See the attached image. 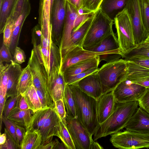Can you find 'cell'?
<instances>
[{"label": "cell", "instance_id": "ffe728a7", "mask_svg": "<svg viewBox=\"0 0 149 149\" xmlns=\"http://www.w3.org/2000/svg\"><path fill=\"white\" fill-rule=\"evenodd\" d=\"M60 118L54 109L40 129L42 143L53 139V136L60 137Z\"/></svg>", "mask_w": 149, "mask_h": 149}, {"label": "cell", "instance_id": "7bdbcfd3", "mask_svg": "<svg viewBox=\"0 0 149 149\" xmlns=\"http://www.w3.org/2000/svg\"><path fill=\"white\" fill-rule=\"evenodd\" d=\"M29 0H18L10 18L14 22L22 14L26 4Z\"/></svg>", "mask_w": 149, "mask_h": 149}, {"label": "cell", "instance_id": "52a82bcc", "mask_svg": "<svg viewBox=\"0 0 149 149\" xmlns=\"http://www.w3.org/2000/svg\"><path fill=\"white\" fill-rule=\"evenodd\" d=\"M66 120L68 129L76 149H91L94 141L78 119L70 117L66 114Z\"/></svg>", "mask_w": 149, "mask_h": 149}, {"label": "cell", "instance_id": "f907efd6", "mask_svg": "<svg viewBox=\"0 0 149 149\" xmlns=\"http://www.w3.org/2000/svg\"><path fill=\"white\" fill-rule=\"evenodd\" d=\"M26 58L24 51L19 47L17 46L13 54V61L15 63L21 64L24 62Z\"/></svg>", "mask_w": 149, "mask_h": 149}, {"label": "cell", "instance_id": "ba28073f", "mask_svg": "<svg viewBox=\"0 0 149 149\" xmlns=\"http://www.w3.org/2000/svg\"><path fill=\"white\" fill-rule=\"evenodd\" d=\"M78 14V10L67 1L66 17L59 47L61 62L65 55L74 47L71 36L74 27L75 20Z\"/></svg>", "mask_w": 149, "mask_h": 149}, {"label": "cell", "instance_id": "c3c4849f", "mask_svg": "<svg viewBox=\"0 0 149 149\" xmlns=\"http://www.w3.org/2000/svg\"><path fill=\"white\" fill-rule=\"evenodd\" d=\"M138 102L139 107L149 114V89L147 88Z\"/></svg>", "mask_w": 149, "mask_h": 149}, {"label": "cell", "instance_id": "8fae6325", "mask_svg": "<svg viewBox=\"0 0 149 149\" xmlns=\"http://www.w3.org/2000/svg\"><path fill=\"white\" fill-rule=\"evenodd\" d=\"M125 8L130 17L134 42L137 45L143 42L148 36L143 24L138 0H128Z\"/></svg>", "mask_w": 149, "mask_h": 149}, {"label": "cell", "instance_id": "7dc6e473", "mask_svg": "<svg viewBox=\"0 0 149 149\" xmlns=\"http://www.w3.org/2000/svg\"><path fill=\"white\" fill-rule=\"evenodd\" d=\"M17 97L18 95L10 97L6 101L3 113L6 118H7L11 111L15 107Z\"/></svg>", "mask_w": 149, "mask_h": 149}, {"label": "cell", "instance_id": "816d5d0a", "mask_svg": "<svg viewBox=\"0 0 149 149\" xmlns=\"http://www.w3.org/2000/svg\"><path fill=\"white\" fill-rule=\"evenodd\" d=\"M100 61H104L107 63H109L116 61L122 57L121 55L113 53H109L103 54L99 56Z\"/></svg>", "mask_w": 149, "mask_h": 149}, {"label": "cell", "instance_id": "9a60e30c", "mask_svg": "<svg viewBox=\"0 0 149 149\" xmlns=\"http://www.w3.org/2000/svg\"><path fill=\"white\" fill-rule=\"evenodd\" d=\"M32 37L33 49L39 62L43 65L48 76L52 63L60 59L59 50L54 46H52L51 49H49L43 47L40 44L37 45L35 38Z\"/></svg>", "mask_w": 149, "mask_h": 149}, {"label": "cell", "instance_id": "1f68e13d", "mask_svg": "<svg viewBox=\"0 0 149 149\" xmlns=\"http://www.w3.org/2000/svg\"><path fill=\"white\" fill-rule=\"evenodd\" d=\"M22 94L29 109L33 112L42 109L36 89L33 84Z\"/></svg>", "mask_w": 149, "mask_h": 149}, {"label": "cell", "instance_id": "680465c9", "mask_svg": "<svg viewBox=\"0 0 149 149\" xmlns=\"http://www.w3.org/2000/svg\"><path fill=\"white\" fill-rule=\"evenodd\" d=\"M6 100V97L0 94V118L1 124V125L2 122V118L3 115V111Z\"/></svg>", "mask_w": 149, "mask_h": 149}, {"label": "cell", "instance_id": "30bf717a", "mask_svg": "<svg viewBox=\"0 0 149 149\" xmlns=\"http://www.w3.org/2000/svg\"><path fill=\"white\" fill-rule=\"evenodd\" d=\"M67 0H54L51 12L53 42L59 47L66 15Z\"/></svg>", "mask_w": 149, "mask_h": 149}, {"label": "cell", "instance_id": "e7e4bbea", "mask_svg": "<svg viewBox=\"0 0 149 149\" xmlns=\"http://www.w3.org/2000/svg\"><path fill=\"white\" fill-rule=\"evenodd\" d=\"M141 44L149 46V34L146 39Z\"/></svg>", "mask_w": 149, "mask_h": 149}, {"label": "cell", "instance_id": "6da1fadb", "mask_svg": "<svg viewBox=\"0 0 149 149\" xmlns=\"http://www.w3.org/2000/svg\"><path fill=\"white\" fill-rule=\"evenodd\" d=\"M138 101L118 102L109 117L100 125L94 134V141L119 131L125 128L138 108Z\"/></svg>", "mask_w": 149, "mask_h": 149}, {"label": "cell", "instance_id": "6f0895ef", "mask_svg": "<svg viewBox=\"0 0 149 149\" xmlns=\"http://www.w3.org/2000/svg\"><path fill=\"white\" fill-rule=\"evenodd\" d=\"M41 43V46L44 48L51 49L53 42H51L49 40L45 38L42 34L40 37Z\"/></svg>", "mask_w": 149, "mask_h": 149}, {"label": "cell", "instance_id": "d6a6232c", "mask_svg": "<svg viewBox=\"0 0 149 149\" xmlns=\"http://www.w3.org/2000/svg\"><path fill=\"white\" fill-rule=\"evenodd\" d=\"M33 84V78L28 64L22 70L18 82L17 90L18 95L23 93Z\"/></svg>", "mask_w": 149, "mask_h": 149}, {"label": "cell", "instance_id": "8992f818", "mask_svg": "<svg viewBox=\"0 0 149 149\" xmlns=\"http://www.w3.org/2000/svg\"><path fill=\"white\" fill-rule=\"evenodd\" d=\"M111 135L110 140L115 147L120 149L149 148V135L126 130Z\"/></svg>", "mask_w": 149, "mask_h": 149}, {"label": "cell", "instance_id": "603a6c76", "mask_svg": "<svg viewBox=\"0 0 149 149\" xmlns=\"http://www.w3.org/2000/svg\"><path fill=\"white\" fill-rule=\"evenodd\" d=\"M126 61L127 70L126 79L136 84L149 77V69L133 62Z\"/></svg>", "mask_w": 149, "mask_h": 149}, {"label": "cell", "instance_id": "83f0119b", "mask_svg": "<svg viewBox=\"0 0 149 149\" xmlns=\"http://www.w3.org/2000/svg\"><path fill=\"white\" fill-rule=\"evenodd\" d=\"M31 10L28 7H25L22 14L14 23L11 44L9 48L13 55L15 48L18 43L19 36L22 26L26 18L30 13Z\"/></svg>", "mask_w": 149, "mask_h": 149}, {"label": "cell", "instance_id": "e0dca14e", "mask_svg": "<svg viewBox=\"0 0 149 149\" xmlns=\"http://www.w3.org/2000/svg\"><path fill=\"white\" fill-rule=\"evenodd\" d=\"M97 101V119L100 125L104 122L112 113L117 102L113 91L102 94Z\"/></svg>", "mask_w": 149, "mask_h": 149}, {"label": "cell", "instance_id": "4fadbf2b", "mask_svg": "<svg viewBox=\"0 0 149 149\" xmlns=\"http://www.w3.org/2000/svg\"><path fill=\"white\" fill-rule=\"evenodd\" d=\"M60 66L53 64L48 76L47 88L54 101L62 99L64 101L66 84L63 74L60 72Z\"/></svg>", "mask_w": 149, "mask_h": 149}, {"label": "cell", "instance_id": "681fc988", "mask_svg": "<svg viewBox=\"0 0 149 149\" xmlns=\"http://www.w3.org/2000/svg\"><path fill=\"white\" fill-rule=\"evenodd\" d=\"M2 122L4 123L5 128L17 142L15 133V128L14 123L6 118L3 115L2 118Z\"/></svg>", "mask_w": 149, "mask_h": 149}, {"label": "cell", "instance_id": "d6986e66", "mask_svg": "<svg viewBox=\"0 0 149 149\" xmlns=\"http://www.w3.org/2000/svg\"><path fill=\"white\" fill-rule=\"evenodd\" d=\"M125 128L127 130L149 135V114L139 107Z\"/></svg>", "mask_w": 149, "mask_h": 149}, {"label": "cell", "instance_id": "7a4b0ae2", "mask_svg": "<svg viewBox=\"0 0 149 149\" xmlns=\"http://www.w3.org/2000/svg\"><path fill=\"white\" fill-rule=\"evenodd\" d=\"M69 85L76 103L77 118L92 136L100 125L97 117V100L86 94L76 86Z\"/></svg>", "mask_w": 149, "mask_h": 149}, {"label": "cell", "instance_id": "f35d334b", "mask_svg": "<svg viewBox=\"0 0 149 149\" xmlns=\"http://www.w3.org/2000/svg\"><path fill=\"white\" fill-rule=\"evenodd\" d=\"M14 23V22L9 18L7 20L3 32V44L9 48L11 44Z\"/></svg>", "mask_w": 149, "mask_h": 149}, {"label": "cell", "instance_id": "f6af8a7d", "mask_svg": "<svg viewBox=\"0 0 149 149\" xmlns=\"http://www.w3.org/2000/svg\"><path fill=\"white\" fill-rule=\"evenodd\" d=\"M54 110L57 113L60 119L65 123H66V111L63 101L60 99L54 102Z\"/></svg>", "mask_w": 149, "mask_h": 149}, {"label": "cell", "instance_id": "3957f363", "mask_svg": "<svg viewBox=\"0 0 149 149\" xmlns=\"http://www.w3.org/2000/svg\"><path fill=\"white\" fill-rule=\"evenodd\" d=\"M114 21L99 9L94 13L92 22L82 42L84 49L92 47L100 42L113 32Z\"/></svg>", "mask_w": 149, "mask_h": 149}, {"label": "cell", "instance_id": "7402d4cb", "mask_svg": "<svg viewBox=\"0 0 149 149\" xmlns=\"http://www.w3.org/2000/svg\"><path fill=\"white\" fill-rule=\"evenodd\" d=\"M100 62L99 56L73 64L67 68L63 73L66 77L77 74L93 68H98Z\"/></svg>", "mask_w": 149, "mask_h": 149}, {"label": "cell", "instance_id": "11a10c76", "mask_svg": "<svg viewBox=\"0 0 149 149\" xmlns=\"http://www.w3.org/2000/svg\"><path fill=\"white\" fill-rule=\"evenodd\" d=\"M59 142L57 139L54 140H52L41 143L38 149H56Z\"/></svg>", "mask_w": 149, "mask_h": 149}, {"label": "cell", "instance_id": "2e32d148", "mask_svg": "<svg viewBox=\"0 0 149 149\" xmlns=\"http://www.w3.org/2000/svg\"><path fill=\"white\" fill-rule=\"evenodd\" d=\"M51 12V0H40L38 11V24L43 36L53 42Z\"/></svg>", "mask_w": 149, "mask_h": 149}, {"label": "cell", "instance_id": "4dcf8cb0", "mask_svg": "<svg viewBox=\"0 0 149 149\" xmlns=\"http://www.w3.org/2000/svg\"><path fill=\"white\" fill-rule=\"evenodd\" d=\"M54 109L50 108H47L38 110L33 112L31 122L28 129L39 130Z\"/></svg>", "mask_w": 149, "mask_h": 149}, {"label": "cell", "instance_id": "60d3db41", "mask_svg": "<svg viewBox=\"0 0 149 149\" xmlns=\"http://www.w3.org/2000/svg\"><path fill=\"white\" fill-rule=\"evenodd\" d=\"M98 69V68H93L76 75L63 77L66 84L71 85L91 74L97 72Z\"/></svg>", "mask_w": 149, "mask_h": 149}, {"label": "cell", "instance_id": "5bb4252c", "mask_svg": "<svg viewBox=\"0 0 149 149\" xmlns=\"http://www.w3.org/2000/svg\"><path fill=\"white\" fill-rule=\"evenodd\" d=\"M33 78V85L36 88L48 93L47 84L48 74L43 64L39 62L34 50L33 49L28 64Z\"/></svg>", "mask_w": 149, "mask_h": 149}, {"label": "cell", "instance_id": "4316f807", "mask_svg": "<svg viewBox=\"0 0 149 149\" xmlns=\"http://www.w3.org/2000/svg\"><path fill=\"white\" fill-rule=\"evenodd\" d=\"M40 130L28 129L20 144L21 149H38L42 142Z\"/></svg>", "mask_w": 149, "mask_h": 149}, {"label": "cell", "instance_id": "b9f144b4", "mask_svg": "<svg viewBox=\"0 0 149 149\" xmlns=\"http://www.w3.org/2000/svg\"><path fill=\"white\" fill-rule=\"evenodd\" d=\"M4 133L6 135V140L3 144L0 145V149H20V145L10 135L5 128H4Z\"/></svg>", "mask_w": 149, "mask_h": 149}, {"label": "cell", "instance_id": "94428289", "mask_svg": "<svg viewBox=\"0 0 149 149\" xmlns=\"http://www.w3.org/2000/svg\"><path fill=\"white\" fill-rule=\"evenodd\" d=\"M136 84L142 86L146 88L149 89V77L143 81L138 82Z\"/></svg>", "mask_w": 149, "mask_h": 149}, {"label": "cell", "instance_id": "9f6ffc18", "mask_svg": "<svg viewBox=\"0 0 149 149\" xmlns=\"http://www.w3.org/2000/svg\"><path fill=\"white\" fill-rule=\"evenodd\" d=\"M127 60L133 62L140 65L149 69V58H135Z\"/></svg>", "mask_w": 149, "mask_h": 149}, {"label": "cell", "instance_id": "be15d7a7", "mask_svg": "<svg viewBox=\"0 0 149 149\" xmlns=\"http://www.w3.org/2000/svg\"><path fill=\"white\" fill-rule=\"evenodd\" d=\"M6 135L5 133L1 134L0 136V145L3 144L6 140Z\"/></svg>", "mask_w": 149, "mask_h": 149}, {"label": "cell", "instance_id": "6125c7cd", "mask_svg": "<svg viewBox=\"0 0 149 149\" xmlns=\"http://www.w3.org/2000/svg\"><path fill=\"white\" fill-rule=\"evenodd\" d=\"M94 141L91 147V149H103V148L97 142Z\"/></svg>", "mask_w": 149, "mask_h": 149}, {"label": "cell", "instance_id": "74e56055", "mask_svg": "<svg viewBox=\"0 0 149 149\" xmlns=\"http://www.w3.org/2000/svg\"><path fill=\"white\" fill-rule=\"evenodd\" d=\"M9 64L5 65L0 63V94L6 97L8 82V71Z\"/></svg>", "mask_w": 149, "mask_h": 149}, {"label": "cell", "instance_id": "f5cc1de1", "mask_svg": "<svg viewBox=\"0 0 149 149\" xmlns=\"http://www.w3.org/2000/svg\"><path fill=\"white\" fill-rule=\"evenodd\" d=\"M14 124L15 126V133L17 141L18 143L20 145L26 131V130L25 127L23 126Z\"/></svg>", "mask_w": 149, "mask_h": 149}, {"label": "cell", "instance_id": "e575fe53", "mask_svg": "<svg viewBox=\"0 0 149 149\" xmlns=\"http://www.w3.org/2000/svg\"><path fill=\"white\" fill-rule=\"evenodd\" d=\"M122 57L126 60L135 58H149V46L139 44L127 53L123 54Z\"/></svg>", "mask_w": 149, "mask_h": 149}, {"label": "cell", "instance_id": "91938a15", "mask_svg": "<svg viewBox=\"0 0 149 149\" xmlns=\"http://www.w3.org/2000/svg\"><path fill=\"white\" fill-rule=\"evenodd\" d=\"M78 10L82 8V0H67Z\"/></svg>", "mask_w": 149, "mask_h": 149}, {"label": "cell", "instance_id": "d590c367", "mask_svg": "<svg viewBox=\"0 0 149 149\" xmlns=\"http://www.w3.org/2000/svg\"><path fill=\"white\" fill-rule=\"evenodd\" d=\"M59 138L67 149H76L75 146L68 129L66 123L60 119Z\"/></svg>", "mask_w": 149, "mask_h": 149}, {"label": "cell", "instance_id": "f1b7e54d", "mask_svg": "<svg viewBox=\"0 0 149 149\" xmlns=\"http://www.w3.org/2000/svg\"><path fill=\"white\" fill-rule=\"evenodd\" d=\"M94 14L72 31L71 38L74 47L77 45L81 46L83 39L93 20Z\"/></svg>", "mask_w": 149, "mask_h": 149}, {"label": "cell", "instance_id": "ab89813d", "mask_svg": "<svg viewBox=\"0 0 149 149\" xmlns=\"http://www.w3.org/2000/svg\"><path fill=\"white\" fill-rule=\"evenodd\" d=\"M36 89L42 108H50L54 109L55 103L49 93L45 92L36 88Z\"/></svg>", "mask_w": 149, "mask_h": 149}, {"label": "cell", "instance_id": "f546056e", "mask_svg": "<svg viewBox=\"0 0 149 149\" xmlns=\"http://www.w3.org/2000/svg\"><path fill=\"white\" fill-rule=\"evenodd\" d=\"M18 0H0V32L3 33Z\"/></svg>", "mask_w": 149, "mask_h": 149}, {"label": "cell", "instance_id": "8d00e7d4", "mask_svg": "<svg viewBox=\"0 0 149 149\" xmlns=\"http://www.w3.org/2000/svg\"><path fill=\"white\" fill-rule=\"evenodd\" d=\"M143 24L148 35L149 34V0H138Z\"/></svg>", "mask_w": 149, "mask_h": 149}, {"label": "cell", "instance_id": "db71d44e", "mask_svg": "<svg viewBox=\"0 0 149 149\" xmlns=\"http://www.w3.org/2000/svg\"><path fill=\"white\" fill-rule=\"evenodd\" d=\"M15 107L22 110L29 109L24 97L22 94L18 95Z\"/></svg>", "mask_w": 149, "mask_h": 149}, {"label": "cell", "instance_id": "bcb514c9", "mask_svg": "<svg viewBox=\"0 0 149 149\" xmlns=\"http://www.w3.org/2000/svg\"><path fill=\"white\" fill-rule=\"evenodd\" d=\"M13 61L9 48L3 44L0 49V63L5 62L11 63Z\"/></svg>", "mask_w": 149, "mask_h": 149}, {"label": "cell", "instance_id": "ac0fdd59", "mask_svg": "<svg viewBox=\"0 0 149 149\" xmlns=\"http://www.w3.org/2000/svg\"><path fill=\"white\" fill-rule=\"evenodd\" d=\"M97 72L91 74L72 84L96 100L103 94L101 84Z\"/></svg>", "mask_w": 149, "mask_h": 149}, {"label": "cell", "instance_id": "836d02e7", "mask_svg": "<svg viewBox=\"0 0 149 149\" xmlns=\"http://www.w3.org/2000/svg\"><path fill=\"white\" fill-rule=\"evenodd\" d=\"M68 116L77 118V108L73 94L69 85L66 84L64 93V101Z\"/></svg>", "mask_w": 149, "mask_h": 149}, {"label": "cell", "instance_id": "484cf974", "mask_svg": "<svg viewBox=\"0 0 149 149\" xmlns=\"http://www.w3.org/2000/svg\"><path fill=\"white\" fill-rule=\"evenodd\" d=\"M85 49L94 52H104L120 49L118 38L113 32L99 43Z\"/></svg>", "mask_w": 149, "mask_h": 149}, {"label": "cell", "instance_id": "7c38bea8", "mask_svg": "<svg viewBox=\"0 0 149 149\" xmlns=\"http://www.w3.org/2000/svg\"><path fill=\"white\" fill-rule=\"evenodd\" d=\"M109 53L122 54L120 49L107 52H96L86 50L81 46H76L65 55L62 59L60 72L62 74L67 68L73 64L100 55Z\"/></svg>", "mask_w": 149, "mask_h": 149}, {"label": "cell", "instance_id": "9c48e42d", "mask_svg": "<svg viewBox=\"0 0 149 149\" xmlns=\"http://www.w3.org/2000/svg\"><path fill=\"white\" fill-rule=\"evenodd\" d=\"M147 88L125 79L113 90L118 102L138 101L143 95Z\"/></svg>", "mask_w": 149, "mask_h": 149}, {"label": "cell", "instance_id": "44dd1931", "mask_svg": "<svg viewBox=\"0 0 149 149\" xmlns=\"http://www.w3.org/2000/svg\"><path fill=\"white\" fill-rule=\"evenodd\" d=\"M22 70L19 64L15 63L14 61L9 64L6 100L8 97L18 95L17 87Z\"/></svg>", "mask_w": 149, "mask_h": 149}, {"label": "cell", "instance_id": "ee69618b", "mask_svg": "<svg viewBox=\"0 0 149 149\" xmlns=\"http://www.w3.org/2000/svg\"><path fill=\"white\" fill-rule=\"evenodd\" d=\"M102 0H82V8L84 10L94 13L100 7Z\"/></svg>", "mask_w": 149, "mask_h": 149}, {"label": "cell", "instance_id": "5b68a950", "mask_svg": "<svg viewBox=\"0 0 149 149\" xmlns=\"http://www.w3.org/2000/svg\"><path fill=\"white\" fill-rule=\"evenodd\" d=\"M114 23L122 56L137 46L134 42L131 19L125 8L116 15Z\"/></svg>", "mask_w": 149, "mask_h": 149}, {"label": "cell", "instance_id": "277c9868", "mask_svg": "<svg viewBox=\"0 0 149 149\" xmlns=\"http://www.w3.org/2000/svg\"><path fill=\"white\" fill-rule=\"evenodd\" d=\"M127 70V61L122 59L107 63L99 68L97 72L101 84L103 94L113 91L126 79Z\"/></svg>", "mask_w": 149, "mask_h": 149}, {"label": "cell", "instance_id": "cb8c5ba5", "mask_svg": "<svg viewBox=\"0 0 149 149\" xmlns=\"http://www.w3.org/2000/svg\"><path fill=\"white\" fill-rule=\"evenodd\" d=\"M33 113L30 109L22 110L15 107L7 118L16 124L24 127L27 130L30 127Z\"/></svg>", "mask_w": 149, "mask_h": 149}, {"label": "cell", "instance_id": "03108f58", "mask_svg": "<svg viewBox=\"0 0 149 149\" xmlns=\"http://www.w3.org/2000/svg\"><path fill=\"white\" fill-rule=\"evenodd\" d=\"M54 0H51V10L53 6V3Z\"/></svg>", "mask_w": 149, "mask_h": 149}, {"label": "cell", "instance_id": "d4e9b609", "mask_svg": "<svg viewBox=\"0 0 149 149\" xmlns=\"http://www.w3.org/2000/svg\"><path fill=\"white\" fill-rule=\"evenodd\" d=\"M128 0H102L99 7L102 11L114 21L116 15L125 8Z\"/></svg>", "mask_w": 149, "mask_h": 149}]
</instances>
